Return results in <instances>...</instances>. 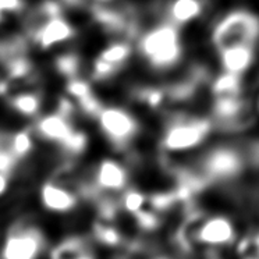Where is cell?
<instances>
[{"instance_id":"cell-1","label":"cell","mask_w":259,"mask_h":259,"mask_svg":"<svg viewBox=\"0 0 259 259\" xmlns=\"http://www.w3.org/2000/svg\"><path fill=\"white\" fill-rule=\"evenodd\" d=\"M138 51L144 60L155 70L175 67L183 57V42L179 27L162 23L142 34Z\"/></svg>"},{"instance_id":"cell-2","label":"cell","mask_w":259,"mask_h":259,"mask_svg":"<svg viewBox=\"0 0 259 259\" xmlns=\"http://www.w3.org/2000/svg\"><path fill=\"white\" fill-rule=\"evenodd\" d=\"M259 39V17L255 13L237 9L231 10L216 23L210 40L220 52L237 45H255Z\"/></svg>"},{"instance_id":"cell-3","label":"cell","mask_w":259,"mask_h":259,"mask_svg":"<svg viewBox=\"0 0 259 259\" xmlns=\"http://www.w3.org/2000/svg\"><path fill=\"white\" fill-rule=\"evenodd\" d=\"M212 130L208 118L175 117L166 127L162 138V147L167 152H183L198 147L205 141Z\"/></svg>"},{"instance_id":"cell-4","label":"cell","mask_w":259,"mask_h":259,"mask_svg":"<svg viewBox=\"0 0 259 259\" xmlns=\"http://www.w3.org/2000/svg\"><path fill=\"white\" fill-rule=\"evenodd\" d=\"M96 120L102 134L116 148L127 147L140 131L138 120L123 107H103Z\"/></svg>"},{"instance_id":"cell-5","label":"cell","mask_w":259,"mask_h":259,"mask_svg":"<svg viewBox=\"0 0 259 259\" xmlns=\"http://www.w3.org/2000/svg\"><path fill=\"white\" fill-rule=\"evenodd\" d=\"M45 248V238L36 227L14 226L0 248V259H38Z\"/></svg>"},{"instance_id":"cell-6","label":"cell","mask_w":259,"mask_h":259,"mask_svg":"<svg viewBox=\"0 0 259 259\" xmlns=\"http://www.w3.org/2000/svg\"><path fill=\"white\" fill-rule=\"evenodd\" d=\"M244 159L231 147H219L210 151L203 159V177L206 180H230L241 173Z\"/></svg>"},{"instance_id":"cell-7","label":"cell","mask_w":259,"mask_h":259,"mask_svg":"<svg viewBox=\"0 0 259 259\" xmlns=\"http://www.w3.org/2000/svg\"><path fill=\"white\" fill-rule=\"evenodd\" d=\"M213 117L216 123L225 128H241L244 124L249 123L245 118L247 106L240 95L218 96L213 102Z\"/></svg>"},{"instance_id":"cell-8","label":"cell","mask_w":259,"mask_h":259,"mask_svg":"<svg viewBox=\"0 0 259 259\" xmlns=\"http://www.w3.org/2000/svg\"><path fill=\"white\" fill-rule=\"evenodd\" d=\"M75 36V28L63 16L45 18V21L36 28L34 38L40 49H51L53 46L64 44Z\"/></svg>"},{"instance_id":"cell-9","label":"cell","mask_w":259,"mask_h":259,"mask_svg":"<svg viewBox=\"0 0 259 259\" xmlns=\"http://www.w3.org/2000/svg\"><path fill=\"white\" fill-rule=\"evenodd\" d=\"M234 237L236 231L230 220L225 216H213L201 225L197 234V241L212 247H220L231 244Z\"/></svg>"},{"instance_id":"cell-10","label":"cell","mask_w":259,"mask_h":259,"mask_svg":"<svg viewBox=\"0 0 259 259\" xmlns=\"http://www.w3.org/2000/svg\"><path fill=\"white\" fill-rule=\"evenodd\" d=\"M35 131L46 141L57 142V144L63 145L70 137L73 136L75 128L71 125L70 118L55 112L42 116L36 121Z\"/></svg>"},{"instance_id":"cell-11","label":"cell","mask_w":259,"mask_h":259,"mask_svg":"<svg viewBox=\"0 0 259 259\" xmlns=\"http://www.w3.org/2000/svg\"><path fill=\"white\" fill-rule=\"evenodd\" d=\"M40 202L48 210L66 213L77 206V197L57 181H46L40 188Z\"/></svg>"},{"instance_id":"cell-12","label":"cell","mask_w":259,"mask_h":259,"mask_svg":"<svg viewBox=\"0 0 259 259\" xmlns=\"http://www.w3.org/2000/svg\"><path fill=\"white\" fill-rule=\"evenodd\" d=\"M220 64L227 73L241 75L252 66L255 52L252 45H237L219 52Z\"/></svg>"},{"instance_id":"cell-13","label":"cell","mask_w":259,"mask_h":259,"mask_svg":"<svg viewBox=\"0 0 259 259\" xmlns=\"http://www.w3.org/2000/svg\"><path fill=\"white\" fill-rule=\"evenodd\" d=\"M128 175L123 166L112 159L102 160L96 169L95 183L98 188L106 191H120L127 186Z\"/></svg>"},{"instance_id":"cell-14","label":"cell","mask_w":259,"mask_h":259,"mask_svg":"<svg viewBox=\"0 0 259 259\" xmlns=\"http://www.w3.org/2000/svg\"><path fill=\"white\" fill-rule=\"evenodd\" d=\"M205 10L203 0H171L167 6L169 23L175 25H184L192 23L202 16Z\"/></svg>"},{"instance_id":"cell-15","label":"cell","mask_w":259,"mask_h":259,"mask_svg":"<svg viewBox=\"0 0 259 259\" xmlns=\"http://www.w3.org/2000/svg\"><path fill=\"white\" fill-rule=\"evenodd\" d=\"M9 105L13 110L24 117H34L40 110L42 106V98L39 94L32 91H25L12 96L9 99Z\"/></svg>"},{"instance_id":"cell-16","label":"cell","mask_w":259,"mask_h":259,"mask_svg":"<svg viewBox=\"0 0 259 259\" xmlns=\"http://www.w3.org/2000/svg\"><path fill=\"white\" fill-rule=\"evenodd\" d=\"M92 16L96 23L109 32H118L127 27V20L117 10H112L105 6H96L92 9Z\"/></svg>"},{"instance_id":"cell-17","label":"cell","mask_w":259,"mask_h":259,"mask_svg":"<svg viewBox=\"0 0 259 259\" xmlns=\"http://www.w3.org/2000/svg\"><path fill=\"white\" fill-rule=\"evenodd\" d=\"M241 75L223 71L218 77H214L212 84H210V91H212L214 98L227 95H240L241 94Z\"/></svg>"},{"instance_id":"cell-18","label":"cell","mask_w":259,"mask_h":259,"mask_svg":"<svg viewBox=\"0 0 259 259\" xmlns=\"http://www.w3.org/2000/svg\"><path fill=\"white\" fill-rule=\"evenodd\" d=\"M90 249L87 247L84 238L71 237L62 241L55 249L52 251L51 259H77L82 253L88 252Z\"/></svg>"},{"instance_id":"cell-19","label":"cell","mask_w":259,"mask_h":259,"mask_svg":"<svg viewBox=\"0 0 259 259\" xmlns=\"http://www.w3.org/2000/svg\"><path fill=\"white\" fill-rule=\"evenodd\" d=\"M131 55H133V48L128 42L117 40V42H113L110 45H107L98 56L113 64V66H117V67L121 68L131 57Z\"/></svg>"},{"instance_id":"cell-20","label":"cell","mask_w":259,"mask_h":259,"mask_svg":"<svg viewBox=\"0 0 259 259\" xmlns=\"http://www.w3.org/2000/svg\"><path fill=\"white\" fill-rule=\"evenodd\" d=\"M34 148L32 133L29 130H20L9 138V149L14 155V158L23 159L28 155Z\"/></svg>"},{"instance_id":"cell-21","label":"cell","mask_w":259,"mask_h":259,"mask_svg":"<svg viewBox=\"0 0 259 259\" xmlns=\"http://www.w3.org/2000/svg\"><path fill=\"white\" fill-rule=\"evenodd\" d=\"M55 68L62 77L66 79H71L78 77L79 70H81V57L77 53L67 52L62 53L55 59Z\"/></svg>"},{"instance_id":"cell-22","label":"cell","mask_w":259,"mask_h":259,"mask_svg":"<svg viewBox=\"0 0 259 259\" xmlns=\"http://www.w3.org/2000/svg\"><path fill=\"white\" fill-rule=\"evenodd\" d=\"M197 78L201 79L202 75L198 73L197 75L191 77V79H183L176 82L171 87H169L166 92H167V98H170L171 101L183 102L191 99L192 96L195 95L197 92Z\"/></svg>"},{"instance_id":"cell-23","label":"cell","mask_w":259,"mask_h":259,"mask_svg":"<svg viewBox=\"0 0 259 259\" xmlns=\"http://www.w3.org/2000/svg\"><path fill=\"white\" fill-rule=\"evenodd\" d=\"M166 98V90L159 87H142L137 91V99L151 109H159L164 103Z\"/></svg>"},{"instance_id":"cell-24","label":"cell","mask_w":259,"mask_h":259,"mask_svg":"<svg viewBox=\"0 0 259 259\" xmlns=\"http://www.w3.org/2000/svg\"><path fill=\"white\" fill-rule=\"evenodd\" d=\"M94 236L101 244L107 247H118L121 244V234L116 227L110 226L107 222H99L94 226Z\"/></svg>"},{"instance_id":"cell-25","label":"cell","mask_w":259,"mask_h":259,"mask_svg":"<svg viewBox=\"0 0 259 259\" xmlns=\"http://www.w3.org/2000/svg\"><path fill=\"white\" fill-rule=\"evenodd\" d=\"M64 90H66L67 95L70 96L71 99H75L77 102L81 101V99H84V98H87V96L91 95V94H94L90 81H87V79L84 78H79V77L67 79Z\"/></svg>"},{"instance_id":"cell-26","label":"cell","mask_w":259,"mask_h":259,"mask_svg":"<svg viewBox=\"0 0 259 259\" xmlns=\"http://www.w3.org/2000/svg\"><path fill=\"white\" fill-rule=\"evenodd\" d=\"M31 70H32L31 62L27 57L21 56V55L14 56L7 62V73H9V77L12 79L25 78V77L29 75Z\"/></svg>"},{"instance_id":"cell-27","label":"cell","mask_w":259,"mask_h":259,"mask_svg":"<svg viewBox=\"0 0 259 259\" xmlns=\"http://www.w3.org/2000/svg\"><path fill=\"white\" fill-rule=\"evenodd\" d=\"M118 70H120V67L113 66V64L98 56L92 63L91 74H92V78L96 79V81H105V79H110L112 77H114Z\"/></svg>"},{"instance_id":"cell-28","label":"cell","mask_w":259,"mask_h":259,"mask_svg":"<svg viewBox=\"0 0 259 259\" xmlns=\"http://www.w3.org/2000/svg\"><path fill=\"white\" fill-rule=\"evenodd\" d=\"M180 202L177 197V192H162V194H155L153 197L149 198V203L152 206L153 212H166L176 203Z\"/></svg>"},{"instance_id":"cell-29","label":"cell","mask_w":259,"mask_h":259,"mask_svg":"<svg viewBox=\"0 0 259 259\" xmlns=\"http://www.w3.org/2000/svg\"><path fill=\"white\" fill-rule=\"evenodd\" d=\"M147 201L145 195L142 192L137 191V190H130L123 195V199H121V206H123L128 213H137L142 210V206Z\"/></svg>"},{"instance_id":"cell-30","label":"cell","mask_w":259,"mask_h":259,"mask_svg":"<svg viewBox=\"0 0 259 259\" xmlns=\"http://www.w3.org/2000/svg\"><path fill=\"white\" fill-rule=\"evenodd\" d=\"M88 144V138L82 131H74L73 136L68 138L67 141L63 144L62 147L67 151V152L73 153V155H78L84 151Z\"/></svg>"},{"instance_id":"cell-31","label":"cell","mask_w":259,"mask_h":259,"mask_svg":"<svg viewBox=\"0 0 259 259\" xmlns=\"http://www.w3.org/2000/svg\"><path fill=\"white\" fill-rule=\"evenodd\" d=\"M134 218H136L137 225L145 231L156 230L160 225V220H159L156 212H148V210L142 209L140 212L134 213Z\"/></svg>"},{"instance_id":"cell-32","label":"cell","mask_w":259,"mask_h":259,"mask_svg":"<svg viewBox=\"0 0 259 259\" xmlns=\"http://www.w3.org/2000/svg\"><path fill=\"white\" fill-rule=\"evenodd\" d=\"M78 103V107L81 112L84 113V114H88L91 117H98L99 116V113L102 112V109H103V105L99 101V98L95 96V94H91L84 99H81V101L77 102Z\"/></svg>"},{"instance_id":"cell-33","label":"cell","mask_w":259,"mask_h":259,"mask_svg":"<svg viewBox=\"0 0 259 259\" xmlns=\"http://www.w3.org/2000/svg\"><path fill=\"white\" fill-rule=\"evenodd\" d=\"M24 6V0H0V23L5 20L7 14L23 12Z\"/></svg>"},{"instance_id":"cell-34","label":"cell","mask_w":259,"mask_h":259,"mask_svg":"<svg viewBox=\"0 0 259 259\" xmlns=\"http://www.w3.org/2000/svg\"><path fill=\"white\" fill-rule=\"evenodd\" d=\"M16 162L17 159L14 158V155L10 152L9 148H0V173L10 175L16 166Z\"/></svg>"},{"instance_id":"cell-35","label":"cell","mask_w":259,"mask_h":259,"mask_svg":"<svg viewBox=\"0 0 259 259\" xmlns=\"http://www.w3.org/2000/svg\"><path fill=\"white\" fill-rule=\"evenodd\" d=\"M56 112L63 114V116H66V117L71 118L73 113L75 112V105H74V102L70 101L68 98L62 96V98L59 99V102H57Z\"/></svg>"},{"instance_id":"cell-36","label":"cell","mask_w":259,"mask_h":259,"mask_svg":"<svg viewBox=\"0 0 259 259\" xmlns=\"http://www.w3.org/2000/svg\"><path fill=\"white\" fill-rule=\"evenodd\" d=\"M9 186H10V175L0 173V197L6 194Z\"/></svg>"},{"instance_id":"cell-37","label":"cell","mask_w":259,"mask_h":259,"mask_svg":"<svg viewBox=\"0 0 259 259\" xmlns=\"http://www.w3.org/2000/svg\"><path fill=\"white\" fill-rule=\"evenodd\" d=\"M63 6L67 7H79L84 5V0H60Z\"/></svg>"},{"instance_id":"cell-38","label":"cell","mask_w":259,"mask_h":259,"mask_svg":"<svg viewBox=\"0 0 259 259\" xmlns=\"http://www.w3.org/2000/svg\"><path fill=\"white\" fill-rule=\"evenodd\" d=\"M251 158H252V162L259 164V144H253L251 148Z\"/></svg>"},{"instance_id":"cell-39","label":"cell","mask_w":259,"mask_h":259,"mask_svg":"<svg viewBox=\"0 0 259 259\" xmlns=\"http://www.w3.org/2000/svg\"><path fill=\"white\" fill-rule=\"evenodd\" d=\"M77 259H95V258H94V255H92V253L88 251V252L82 253V255H81V256H78Z\"/></svg>"},{"instance_id":"cell-40","label":"cell","mask_w":259,"mask_h":259,"mask_svg":"<svg viewBox=\"0 0 259 259\" xmlns=\"http://www.w3.org/2000/svg\"><path fill=\"white\" fill-rule=\"evenodd\" d=\"M96 3H107V2H112V0H94Z\"/></svg>"},{"instance_id":"cell-41","label":"cell","mask_w":259,"mask_h":259,"mask_svg":"<svg viewBox=\"0 0 259 259\" xmlns=\"http://www.w3.org/2000/svg\"><path fill=\"white\" fill-rule=\"evenodd\" d=\"M244 259H259V258H253V256H249V258H244Z\"/></svg>"},{"instance_id":"cell-42","label":"cell","mask_w":259,"mask_h":259,"mask_svg":"<svg viewBox=\"0 0 259 259\" xmlns=\"http://www.w3.org/2000/svg\"><path fill=\"white\" fill-rule=\"evenodd\" d=\"M256 106H258V109H259V95H258V102H256Z\"/></svg>"},{"instance_id":"cell-43","label":"cell","mask_w":259,"mask_h":259,"mask_svg":"<svg viewBox=\"0 0 259 259\" xmlns=\"http://www.w3.org/2000/svg\"><path fill=\"white\" fill-rule=\"evenodd\" d=\"M158 259H166V258H158Z\"/></svg>"}]
</instances>
